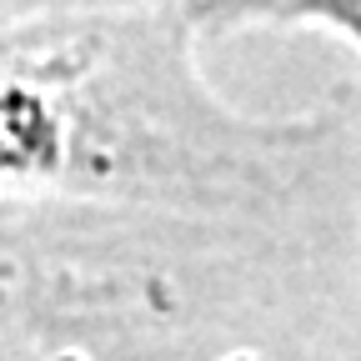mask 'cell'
<instances>
[{
  "instance_id": "cell-1",
  "label": "cell",
  "mask_w": 361,
  "mask_h": 361,
  "mask_svg": "<svg viewBox=\"0 0 361 361\" xmlns=\"http://www.w3.org/2000/svg\"><path fill=\"white\" fill-rule=\"evenodd\" d=\"M196 25H326L361 51V0H191Z\"/></svg>"
},
{
  "instance_id": "cell-2",
  "label": "cell",
  "mask_w": 361,
  "mask_h": 361,
  "mask_svg": "<svg viewBox=\"0 0 361 361\" xmlns=\"http://www.w3.org/2000/svg\"><path fill=\"white\" fill-rule=\"evenodd\" d=\"M351 161H356V176H361V130H351ZM356 336H361V326H356ZM361 351V346H356Z\"/></svg>"
}]
</instances>
